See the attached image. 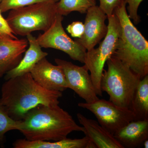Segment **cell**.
<instances>
[{
  "instance_id": "cell-1",
  "label": "cell",
  "mask_w": 148,
  "mask_h": 148,
  "mask_svg": "<svg viewBox=\"0 0 148 148\" xmlns=\"http://www.w3.org/2000/svg\"><path fill=\"white\" fill-rule=\"evenodd\" d=\"M0 100L9 115L21 121L29 111L39 105H58L62 92L45 89L30 73L6 80L1 89Z\"/></svg>"
},
{
  "instance_id": "cell-2",
  "label": "cell",
  "mask_w": 148,
  "mask_h": 148,
  "mask_svg": "<svg viewBox=\"0 0 148 148\" xmlns=\"http://www.w3.org/2000/svg\"><path fill=\"white\" fill-rule=\"evenodd\" d=\"M18 131L30 141H58L74 131L83 132L72 116L58 105H39L26 114Z\"/></svg>"
},
{
  "instance_id": "cell-3",
  "label": "cell",
  "mask_w": 148,
  "mask_h": 148,
  "mask_svg": "<svg viewBox=\"0 0 148 148\" xmlns=\"http://www.w3.org/2000/svg\"><path fill=\"white\" fill-rule=\"evenodd\" d=\"M126 5L121 0L114 10L121 32L113 56L142 79L148 75V41L129 18Z\"/></svg>"
},
{
  "instance_id": "cell-4",
  "label": "cell",
  "mask_w": 148,
  "mask_h": 148,
  "mask_svg": "<svg viewBox=\"0 0 148 148\" xmlns=\"http://www.w3.org/2000/svg\"><path fill=\"white\" fill-rule=\"evenodd\" d=\"M101 86L102 91L109 95V101L117 106L129 108L132 97L141 80L119 59L113 55L106 62Z\"/></svg>"
},
{
  "instance_id": "cell-5",
  "label": "cell",
  "mask_w": 148,
  "mask_h": 148,
  "mask_svg": "<svg viewBox=\"0 0 148 148\" xmlns=\"http://www.w3.org/2000/svg\"><path fill=\"white\" fill-rule=\"evenodd\" d=\"M58 2L46 1L12 10L6 19L16 36H27L36 31L45 32L53 24L58 13Z\"/></svg>"
},
{
  "instance_id": "cell-6",
  "label": "cell",
  "mask_w": 148,
  "mask_h": 148,
  "mask_svg": "<svg viewBox=\"0 0 148 148\" xmlns=\"http://www.w3.org/2000/svg\"><path fill=\"white\" fill-rule=\"evenodd\" d=\"M108 31L106 37L96 48L86 51L84 65L90 72V75L97 95L102 96L101 82L104 66L112 56L116 49L121 32V25L114 13L108 17Z\"/></svg>"
},
{
  "instance_id": "cell-7",
  "label": "cell",
  "mask_w": 148,
  "mask_h": 148,
  "mask_svg": "<svg viewBox=\"0 0 148 148\" xmlns=\"http://www.w3.org/2000/svg\"><path fill=\"white\" fill-rule=\"evenodd\" d=\"M78 106L91 112L98 123L113 135L134 120V115L129 108L119 107L105 99H98L90 103H79Z\"/></svg>"
},
{
  "instance_id": "cell-8",
  "label": "cell",
  "mask_w": 148,
  "mask_h": 148,
  "mask_svg": "<svg viewBox=\"0 0 148 148\" xmlns=\"http://www.w3.org/2000/svg\"><path fill=\"white\" fill-rule=\"evenodd\" d=\"M63 16L57 13L51 27L36 38L37 42L42 48L61 51L74 61L84 64L86 50L67 34L62 25Z\"/></svg>"
},
{
  "instance_id": "cell-9",
  "label": "cell",
  "mask_w": 148,
  "mask_h": 148,
  "mask_svg": "<svg viewBox=\"0 0 148 148\" xmlns=\"http://www.w3.org/2000/svg\"><path fill=\"white\" fill-rule=\"evenodd\" d=\"M55 61L64 71L68 88L73 90L86 103H91L99 99L88 70L85 65L77 66L60 58H56Z\"/></svg>"
},
{
  "instance_id": "cell-10",
  "label": "cell",
  "mask_w": 148,
  "mask_h": 148,
  "mask_svg": "<svg viewBox=\"0 0 148 148\" xmlns=\"http://www.w3.org/2000/svg\"><path fill=\"white\" fill-rule=\"evenodd\" d=\"M84 24L83 34L75 40L85 48L86 51L91 50L104 38L108 31L106 21L108 16L99 7L95 5L86 12Z\"/></svg>"
},
{
  "instance_id": "cell-11",
  "label": "cell",
  "mask_w": 148,
  "mask_h": 148,
  "mask_svg": "<svg viewBox=\"0 0 148 148\" xmlns=\"http://www.w3.org/2000/svg\"><path fill=\"white\" fill-rule=\"evenodd\" d=\"M30 73L36 82L47 90L62 92L68 88L63 69L50 63L46 57L36 64Z\"/></svg>"
},
{
  "instance_id": "cell-12",
  "label": "cell",
  "mask_w": 148,
  "mask_h": 148,
  "mask_svg": "<svg viewBox=\"0 0 148 148\" xmlns=\"http://www.w3.org/2000/svg\"><path fill=\"white\" fill-rule=\"evenodd\" d=\"M28 45L27 39L0 36V78L18 65Z\"/></svg>"
},
{
  "instance_id": "cell-13",
  "label": "cell",
  "mask_w": 148,
  "mask_h": 148,
  "mask_svg": "<svg viewBox=\"0 0 148 148\" xmlns=\"http://www.w3.org/2000/svg\"><path fill=\"white\" fill-rule=\"evenodd\" d=\"M85 136L98 148H123L114 135L96 121L87 118L82 114H77Z\"/></svg>"
},
{
  "instance_id": "cell-14",
  "label": "cell",
  "mask_w": 148,
  "mask_h": 148,
  "mask_svg": "<svg viewBox=\"0 0 148 148\" xmlns=\"http://www.w3.org/2000/svg\"><path fill=\"white\" fill-rule=\"evenodd\" d=\"M27 38L29 47L18 65L5 75V80L31 73L36 64L48 55L47 52L43 51L36 38L32 34L27 35Z\"/></svg>"
},
{
  "instance_id": "cell-15",
  "label": "cell",
  "mask_w": 148,
  "mask_h": 148,
  "mask_svg": "<svg viewBox=\"0 0 148 148\" xmlns=\"http://www.w3.org/2000/svg\"><path fill=\"white\" fill-rule=\"evenodd\" d=\"M114 136L123 148L140 147L148 139V120L132 121Z\"/></svg>"
},
{
  "instance_id": "cell-16",
  "label": "cell",
  "mask_w": 148,
  "mask_h": 148,
  "mask_svg": "<svg viewBox=\"0 0 148 148\" xmlns=\"http://www.w3.org/2000/svg\"><path fill=\"white\" fill-rule=\"evenodd\" d=\"M14 148H95L86 136L80 139H69L53 141H30L18 139L13 143Z\"/></svg>"
},
{
  "instance_id": "cell-17",
  "label": "cell",
  "mask_w": 148,
  "mask_h": 148,
  "mask_svg": "<svg viewBox=\"0 0 148 148\" xmlns=\"http://www.w3.org/2000/svg\"><path fill=\"white\" fill-rule=\"evenodd\" d=\"M134 120H148V75L140 80L130 105Z\"/></svg>"
},
{
  "instance_id": "cell-18",
  "label": "cell",
  "mask_w": 148,
  "mask_h": 148,
  "mask_svg": "<svg viewBox=\"0 0 148 148\" xmlns=\"http://www.w3.org/2000/svg\"><path fill=\"white\" fill-rule=\"evenodd\" d=\"M95 5L96 0H59L56 3L57 12L62 16L73 12L86 14L89 8Z\"/></svg>"
},
{
  "instance_id": "cell-19",
  "label": "cell",
  "mask_w": 148,
  "mask_h": 148,
  "mask_svg": "<svg viewBox=\"0 0 148 148\" xmlns=\"http://www.w3.org/2000/svg\"><path fill=\"white\" fill-rule=\"evenodd\" d=\"M20 125L21 121L14 120L10 116L0 100V147L5 146L7 132L19 130Z\"/></svg>"
},
{
  "instance_id": "cell-20",
  "label": "cell",
  "mask_w": 148,
  "mask_h": 148,
  "mask_svg": "<svg viewBox=\"0 0 148 148\" xmlns=\"http://www.w3.org/2000/svg\"><path fill=\"white\" fill-rule=\"evenodd\" d=\"M51 0H1L0 10L2 13L14 9L19 8L33 4L35 3ZM58 1L59 0H55Z\"/></svg>"
},
{
  "instance_id": "cell-21",
  "label": "cell",
  "mask_w": 148,
  "mask_h": 148,
  "mask_svg": "<svg viewBox=\"0 0 148 148\" xmlns=\"http://www.w3.org/2000/svg\"><path fill=\"white\" fill-rule=\"evenodd\" d=\"M128 6L126 8L128 12V16L132 20L135 24H138L141 21L140 16L138 14V12L139 6L143 0H123Z\"/></svg>"
},
{
  "instance_id": "cell-22",
  "label": "cell",
  "mask_w": 148,
  "mask_h": 148,
  "mask_svg": "<svg viewBox=\"0 0 148 148\" xmlns=\"http://www.w3.org/2000/svg\"><path fill=\"white\" fill-rule=\"evenodd\" d=\"M84 24L79 21H74L68 25L66 30L71 36L75 38H80L84 32Z\"/></svg>"
},
{
  "instance_id": "cell-23",
  "label": "cell",
  "mask_w": 148,
  "mask_h": 148,
  "mask_svg": "<svg viewBox=\"0 0 148 148\" xmlns=\"http://www.w3.org/2000/svg\"><path fill=\"white\" fill-rule=\"evenodd\" d=\"M99 7L108 17L114 13L115 8L119 4L121 0H99Z\"/></svg>"
},
{
  "instance_id": "cell-24",
  "label": "cell",
  "mask_w": 148,
  "mask_h": 148,
  "mask_svg": "<svg viewBox=\"0 0 148 148\" xmlns=\"http://www.w3.org/2000/svg\"><path fill=\"white\" fill-rule=\"evenodd\" d=\"M0 36H7L12 38L17 39L12 32L6 18H4L0 10Z\"/></svg>"
},
{
  "instance_id": "cell-25",
  "label": "cell",
  "mask_w": 148,
  "mask_h": 148,
  "mask_svg": "<svg viewBox=\"0 0 148 148\" xmlns=\"http://www.w3.org/2000/svg\"><path fill=\"white\" fill-rule=\"evenodd\" d=\"M143 146L145 148H148V139H147V140L144 141V143H143Z\"/></svg>"
},
{
  "instance_id": "cell-26",
  "label": "cell",
  "mask_w": 148,
  "mask_h": 148,
  "mask_svg": "<svg viewBox=\"0 0 148 148\" xmlns=\"http://www.w3.org/2000/svg\"><path fill=\"white\" fill-rule=\"evenodd\" d=\"M1 0H0V2H1Z\"/></svg>"
}]
</instances>
